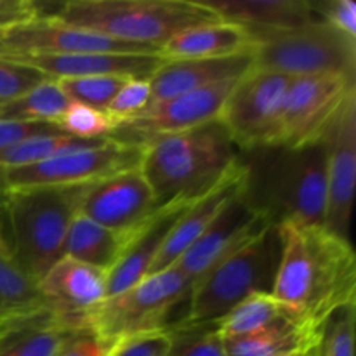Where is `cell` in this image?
<instances>
[{
  "label": "cell",
  "mask_w": 356,
  "mask_h": 356,
  "mask_svg": "<svg viewBox=\"0 0 356 356\" xmlns=\"http://www.w3.org/2000/svg\"><path fill=\"white\" fill-rule=\"evenodd\" d=\"M280 261L271 294L313 323L356 305V257L350 240L325 226H278Z\"/></svg>",
  "instance_id": "6da1fadb"
},
{
  "label": "cell",
  "mask_w": 356,
  "mask_h": 356,
  "mask_svg": "<svg viewBox=\"0 0 356 356\" xmlns=\"http://www.w3.org/2000/svg\"><path fill=\"white\" fill-rule=\"evenodd\" d=\"M242 198L268 225L325 226L327 167L323 141L240 152Z\"/></svg>",
  "instance_id": "7a4b0ae2"
},
{
  "label": "cell",
  "mask_w": 356,
  "mask_h": 356,
  "mask_svg": "<svg viewBox=\"0 0 356 356\" xmlns=\"http://www.w3.org/2000/svg\"><path fill=\"white\" fill-rule=\"evenodd\" d=\"M238 148L219 120L143 143L141 172L159 207L193 202L207 193L238 160Z\"/></svg>",
  "instance_id": "3957f363"
},
{
  "label": "cell",
  "mask_w": 356,
  "mask_h": 356,
  "mask_svg": "<svg viewBox=\"0 0 356 356\" xmlns=\"http://www.w3.org/2000/svg\"><path fill=\"white\" fill-rule=\"evenodd\" d=\"M89 186H33L2 193L10 254L33 280H40L63 257L70 225Z\"/></svg>",
  "instance_id": "277c9868"
},
{
  "label": "cell",
  "mask_w": 356,
  "mask_h": 356,
  "mask_svg": "<svg viewBox=\"0 0 356 356\" xmlns=\"http://www.w3.org/2000/svg\"><path fill=\"white\" fill-rule=\"evenodd\" d=\"M52 16L118 42L156 49L186 28L219 21L207 6L188 0H72Z\"/></svg>",
  "instance_id": "5b68a950"
},
{
  "label": "cell",
  "mask_w": 356,
  "mask_h": 356,
  "mask_svg": "<svg viewBox=\"0 0 356 356\" xmlns=\"http://www.w3.org/2000/svg\"><path fill=\"white\" fill-rule=\"evenodd\" d=\"M280 261V235L268 226L212 268L190 291L179 325H212L254 294H271Z\"/></svg>",
  "instance_id": "8992f818"
},
{
  "label": "cell",
  "mask_w": 356,
  "mask_h": 356,
  "mask_svg": "<svg viewBox=\"0 0 356 356\" xmlns=\"http://www.w3.org/2000/svg\"><path fill=\"white\" fill-rule=\"evenodd\" d=\"M190 291L183 273L170 266L94 306L83 315L82 329L111 348L127 337L167 329V318L188 301Z\"/></svg>",
  "instance_id": "52a82bcc"
},
{
  "label": "cell",
  "mask_w": 356,
  "mask_h": 356,
  "mask_svg": "<svg viewBox=\"0 0 356 356\" xmlns=\"http://www.w3.org/2000/svg\"><path fill=\"white\" fill-rule=\"evenodd\" d=\"M254 68L287 76L344 75L356 79V42L318 17L301 26L256 35Z\"/></svg>",
  "instance_id": "ba28073f"
},
{
  "label": "cell",
  "mask_w": 356,
  "mask_h": 356,
  "mask_svg": "<svg viewBox=\"0 0 356 356\" xmlns=\"http://www.w3.org/2000/svg\"><path fill=\"white\" fill-rule=\"evenodd\" d=\"M143 145L106 141L72 149L58 156L17 169L0 170V193L33 186H76L94 184L115 174L141 165Z\"/></svg>",
  "instance_id": "9c48e42d"
},
{
  "label": "cell",
  "mask_w": 356,
  "mask_h": 356,
  "mask_svg": "<svg viewBox=\"0 0 356 356\" xmlns=\"http://www.w3.org/2000/svg\"><path fill=\"white\" fill-rule=\"evenodd\" d=\"M291 80L292 76L254 66L236 80L219 122L238 152L277 145L282 108Z\"/></svg>",
  "instance_id": "30bf717a"
},
{
  "label": "cell",
  "mask_w": 356,
  "mask_h": 356,
  "mask_svg": "<svg viewBox=\"0 0 356 356\" xmlns=\"http://www.w3.org/2000/svg\"><path fill=\"white\" fill-rule=\"evenodd\" d=\"M356 79L344 75L294 76L285 94L277 145L299 148L320 143Z\"/></svg>",
  "instance_id": "8fae6325"
},
{
  "label": "cell",
  "mask_w": 356,
  "mask_h": 356,
  "mask_svg": "<svg viewBox=\"0 0 356 356\" xmlns=\"http://www.w3.org/2000/svg\"><path fill=\"white\" fill-rule=\"evenodd\" d=\"M82 52L160 54V49L118 42L106 35L63 23L52 14H40L33 19L0 30V56L2 58L82 54Z\"/></svg>",
  "instance_id": "7c38bea8"
},
{
  "label": "cell",
  "mask_w": 356,
  "mask_h": 356,
  "mask_svg": "<svg viewBox=\"0 0 356 356\" xmlns=\"http://www.w3.org/2000/svg\"><path fill=\"white\" fill-rule=\"evenodd\" d=\"M235 83L236 80H229L152 103L141 113L118 125L111 139L143 145L156 136L176 134L219 120L222 106Z\"/></svg>",
  "instance_id": "4fadbf2b"
},
{
  "label": "cell",
  "mask_w": 356,
  "mask_h": 356,
  "mask_svg": "<svg viewBox=\"0 0 356 356\" xmlns=\"http://www.w3.org/2000/svg\"><path fill=\"white\" fill-rule=\"evenodd\" d=\"M322 141L327 167L325 228L350 240L356 179V90L346 97Z\"/></svg>",
  "instance_id": "5bb4252c"
},
{
  "label": "cell",
  "mask_w": 356,
  "mask_h": 356,
  "mask_svg": "<svg viewBox=\"0 0 356 356\" xmlns=\"http://www.w3.org/2000/svg\"><path fill=\"white\" fill-rule=\"evenodd\" d=\"M268 226L271 225L245 204L242 193L236 195L174 266L183 273L190 289H193L212 268Z\"/></svg>",
  "instance_id": "9a60e30c"
},
{
  "label": "cell",
  "mask_w": 356,
  "mask_h": 356,
  "mask_svg": "<svg viewBox=\"0 0 356 356\" xmlns=\"http://www.w3.org/2000/svg\"><path fill=\"white\" fill-rule=\"evenodd\" d=\"M156 209L155 193L138 167L90 184L79 212L104 228L132 233Z\"/></svg>",
  "instance_id": "2e32d148"
},
{
  "label": "cell",
  "mask_w": 356,
  "mask_h": 356,
  "mask_svg": "<svg viewBox=\"0 0 356 356\" xmlns=\"http://www.w3.org/2000/svg\"><path fill=\"white\" fill-rule=\"evenodd\" d=\"M106 271L63 256L38 280V287L59 322L83 330V315L106 299Z\"/></svg>",
  "instance_id": "e0dca14e"
},
{
  "label": "cell",
  "mask_w": 356,
  "mask_h": 356,
  "mask_svg": "<svg viewBox=\"0 0 356 356\" xmlns=\"http://www.w3.org/2000/svg\"><path fill=\"white\" fill-rule=\"evenodd\" d=\"M191 202H170L156 209L139 228L129 236L127 245L115 266L108 271V296L127 291L152 273V268L174 228Z\"/></svg>",
  "instance_id": "ac0fdd59"
},
{
  "label": "cell",
  "mask_w": 356,
  "mask_h": 356,
  "mask_svg": "<svg viewBox=\"0 0 356 356\" xmlns=\"http://www.w3.org/2000/svg\"><path fill=\"white\" fill-rule=\"evenodd\" d=\"M243 188V165L242 160H236L235 165L229 169L222 179H219L207 193L198 197L197 200L188 205L186 211L181 214L174 228L170 229L159 257L152 268V273L167 270L174 266L181 256L195 243V240L211 226L219 216V212L236 197L242 193ZM149 273V275H152Z\"/></svg>",
  "instance_id": "d6986e66"
},
{
  "label": "cell",
  "mask_w": 356,
  "mask_h": 356,
  "mask_svg": "<svg viewBox=\"0 0 356 356\" xmlns=\"http://www.w3.org/2000/svg\"><path fill=\"white\" fill-rule=\"evenodd\" d=\"M7 59L24 63V65L38 70L47 79L52 80L79 79V76L94 75L149 79L165 63V59L160 54H110V52L21 56V58Z\"/></svg>",
  "instance_id": "ffe728a7"
},
{
  "label": "cell",
  "mask_w": 356,
  "mask_h": 356,
  "mask_svg": "<svg viewBox=\"0 0 356 356\" xmlns=\"http://www.w3.org/2000/svg\"><path fill=\"white\" fill-rule=\"evenodd\" d=\"M254 66L252 52L214 59H181L165 61L152 76L149 104L170 99L181 94L193 92L204 87L216 86L229 80H238ZM148 104V106H149Z\"/></svg>",
  "instance_id": "44dd1931"
},
{
  "label": "cell",
  "mask_w": 356,
  "mask_h": 356,
  "mask_svg": "<svg viewBox=\"0 0 356 356\" xmlns=\"http://www.w3.org/2000/svg\"><path fill=\"white\" fill-rule=\"evenodd\" d=\"M254 45L256 38L249 30L219 19L176 33L160 47V56L165 61L229 58L254 52Z\"/></svg>",
  "instance_id": "7402d4cb"
},
{
  "label": "cell",
  "mask_w": 356,
  "mask_h": 356,
  "mask_svg": "<svg viewBox=\"0 0 356 356\" xmlns=\"http://www.w3.org/2000/svg\"><path fill=\"white\" fill-rule=\"evenodd\" d=\"M202 3L218 14L219 19L238 24L254 37L316 19L313 3L308 0H212Z\"/></svg>",
  "instance_id": "603a6c76"
},
{
  "label": "cell",
  "mask_w": 356,
  "mask_h": 356,
  "mask_svg": "<svg viewBox=\"0 0 356 356\" xmlns=\"http://www.w3.org/2000/svg\"><path fill=\"white\" fill-rule=\"evenodd\" d=\"M52 315L33 280L13 257L0 256V336Z\"/></svg>",
  "instance_id": "cb8c5ba5"
},
{
  "label": "cell",
  "mask_w": 356,
  "mask_h": 356,
  "mask_svg": "<svg viewBox=\"0 0 356 356\" xmlns=\"http://www.w3.org/2000/svg\"><path fill=\"white\" fill-rule=\"evenodd\" d=\"M323 323L296 318L250 336L222 339L225 353L226 356H294L306 353L318 341Z\"/></svg>",
  "instance_id": "d4e9b609"
},
{
  "label": "cell",
  "mask_w": 356,
  "mask_h": 356,
  "mask_svg": "<svg viewBox=\"0 0 356 356\" xmlns=\"http://www.w3.org/2000/svg\"><path fill=\"white\" fill-rule=\"evenodd\" d=\"M131 235L132 233H118L115 229L104 228L79 212L70 225L63 256L108 273L124 252Z\"/></svg>",
  "instance_id": "484cf974"
},
{
  "label": "cell",
  "mask_w": 356,
  "mask_h": 356,
  "mask_svg": "<svg viewBox=\"0 0 356 356\" xmlns=\"http://www.w3.org/2000/svg\"><path fill=\"white\" fill-rule=\"evenodd\" d=\"M82 332L49 315L3 332L0 336V356H58Z\"/></svg>",
  "instance_id": "4316f807"
},
{
  "label": "cell",
  "mask_w": 356,
  "mask_h": 356,
  "mask_svg": "<svg viewBox=\"0 0 356 356\" xmlns=\"http://www.w3.org/2000/svg\"><path fill=\"white\" fill-rule=\"evenodd\" d=\"M296 318H302V316L287 308L273 294H254L235 306L214 325L222 339H229V337L257 334L261 330L278 327Z\"/></svg>",
  "instance_id": "83f0119b"
},
{
  "label": "cell",
  "mask_w": 356,
  "mask_h": 356,
  "mask_svg": "<svg viewBox=\"0 0 356 356\" xmlns=\"http://www.w3.org/2000/svg\"><path fill=\"white\" fill-rule=\"evenodd\" d=\"M70 103L72 101L63 92L59 83L49 79L40 86L28 90L19 99L6 104V106H0V118L56 125V122L65 113Z\"/></svg>",
  "instance_id": "f1b7e54d"
},
{
  "label": "cell",
  "mask_w": 356,
  "mask_h": 356,
  "mask_svg": "<svg viewBox=\"0 0 356 356\" xmlns=\"http://www.w3.org/2000/svg\"><path fill=\"white\" fill-rule=\"evenodd\" d=\"M106 139L97 141H86V139L73 138L65 132H51V134H40L28 138L17 145L10 146L6 152L0 153V170L17 169V167L35 165V163L45 162V160L58 156L61 153L72 152V149L86 148V146L99 145Z\"/></svg>",
  "instance_id": "f546056e"
},
{
  "label": "cell",
  "mask_w": 356,
  "mask_h": 356,
  "mask_svg": "<svg viewBox=\"0 0 356 356\" xmlns=\"http://www.w3.org/2000/svg\"><path fill=\"white\" fill-rule=\"evenodd\" d=\"M129 76L118 75H94L79 76V79L56 80L63 92L72 103L86 104L96 110L106 111L118 90L129 82Z\"/></svg>",
  "instance_id": "4dcf8cb0"
},
{
  "label": "cell",
  "mask_w": 356,
  "mask_h": 356,
  "mask_svg": "<svg viewBox=\"0 0 356 356\" xmlns=\"http://www.w3.org/2000/svg\"><path fill=\"white\" fill-rule=\"evenodd\" d=\"M56 127L73 138L97 141L111 138L118 129V122L110 113L80 103H70L65 113L56 122Z\"/></svg>",
  "instance_id": "1f68e13d"
},
{
  "label": "cell",
  "mask_w": 356,
  "mask_h": 356,
  "mask_svg": "<svg viewBox=\"0 0 356 356\" xmlns=\"http://www.w3.org/2000/svg\"><path fill=\"white\" fill-rule=\"evenodd\" d=\"M356 305L344 306L325 320L309 356H355Z\"/></svg>",
  "instance_id": "d6a6232c"
},
{
  "label": "cell",
  "mask_w": 356,
  "mask_h": 356,
  "mask_svg": "<svg viewBox=\"0 0 356 356\" xmlns=\"http://www.w3.org/2000/svg\"><path fill=\"white\" fill-rule=\"evenodd\" d=\"M170 348L167 356H226L222 337L216 325L170 327Z\"/></svg>",
  "instance_id": "836d02e7"
},
{
  "label": "cell",
  "mask_w": 356,
  "mask_h": 356,
  "mask_svg": "<svg viewBox=\"0 0 356 356\" xmlns=\"http://www.w3.org/2000/svg\"><path fill=\"white\" fill-rule=\"evenodd\" d=\"M45 80L49 79L44 73L24 63L0 58V106L19 99L28 90L40 86Z\"/></svg>",
  "instance_id": "e575fe53"
},
{
  "label": "cell",
  "mask_w": 356,
  "mask_h": 356,
  "mask_svg": "<svg viewBox=\"0 0 356 356\" xmlns=\"http://www.w3.org/2000/svg\"><path fill=\"white\" fill-rule=\"evenodd\" d=\"M152 99V90H149L148 79H131L120 90L113 101L108 106L106 113H110L118 125L127 122L129 118L141 113Z\"/></svg>",
  "instance_id": "d590c367"
},
{
  "label": "cell",
  "mask_w": 356,
  "mask_h": 356,
  "mask_svg": "<svg viewBox=\"0 0 356 356\" xmlns=\"http://www.w3.org/2000/svg\"><path fill=\"white\" fill-rule=\"evenodd\" d=\"M170 327L155 332L138 334L122 339L111 348L110 356H167L170 348Z\"/></svg>",
  "instance_id": "8d00e7d4"
},
{
  "label": "cell",
  "mask_w": 356,
  "mask_h": 356,
  "mask_svg": "<svg viewBox=\"0 0 356 356\" xmlns=\"http://www.w3.org/2000/svg\"><path fill=\"white\" fill-rule=\"evenodd\" d=\"M313 3L315 16L341 35L356 42V3L353 0H330Z\"/></svg>",
  "instance_id": "74e56055"
},
{
  "label": "cell",
  "mask_w": 356,
  "mask_h": 356,
  "mask_svg": "<svg viewBox=\"0 0 356 356\" xmlns=\"http://www.w3.org/2000/svg\"><path fill=\"white\" fill-rule=\"evenodd\" d=\"M59 129L52 124H40V122H19V120H2L0 118V153L6 152L10 146L24 141L28 138L40 134H51Z\"/></svg>",
  "instance_id": "f35d334b"
},
{
  "label": "cell",
  "mask_w": 356,
  "mask_h": 356,
  "mask_svg": "<svg viewBox=\"0 0 356 356\" xmlns=\"http://www.w3.org/2000/svg\"><path fill=\"white\" fill-rule=\"evenodd\" d=\"M37 16H40V10L31 0H0V30Z\"/></svg>",
  "instance_id": "ab89813d"
},
{
  "label": "cell",
  "mask_w": 356,
  "mask_h": 356,
  "mask_svg": "<svg viewBox=\"0 0 356 356\" xmlns=\"http://www.w3.org/2000/svg\"><path fill=\"white\" fill-rule=\"evenodd\" d=\"M111 346L97 339L90 332L83 330L82 334L70 341L65 350L58 356H110Z\"/></svg>",
  "instance_id": "60d3db41"
},
{
  "label": "cell",
  "mask_w": 356,
  "mask_h": 356,
  "mask_svg": "<svg viewBox=\"0 0 356 356\" xmlns=\"http://www.w3.org/2000/svg\"><path fill=\"white\" fill-rule=\"evenodd\" d=\"M0 256H3V257H13V254H10L9 242H7L6 233H3L2 222H0Z\"/></svg>",
  "instance_id": "b9f144b4"
},
{
  "label": "cell",
  "mask_w": 356,
  "mask_h": 356,
  "mask_svg": "<svg viewBox=\"0 0 356 356\" xmlns=\"http://www.w3.org/2000/svg\"><path fill=\"white\" fill-rule=\"evenodd\" d=\"M312 351V350H309ZM309 351H306V353H299V355H294V356H309Z\"/></svg>",
  "instance_id": "7bdbcfd3"
}]
</instances>
